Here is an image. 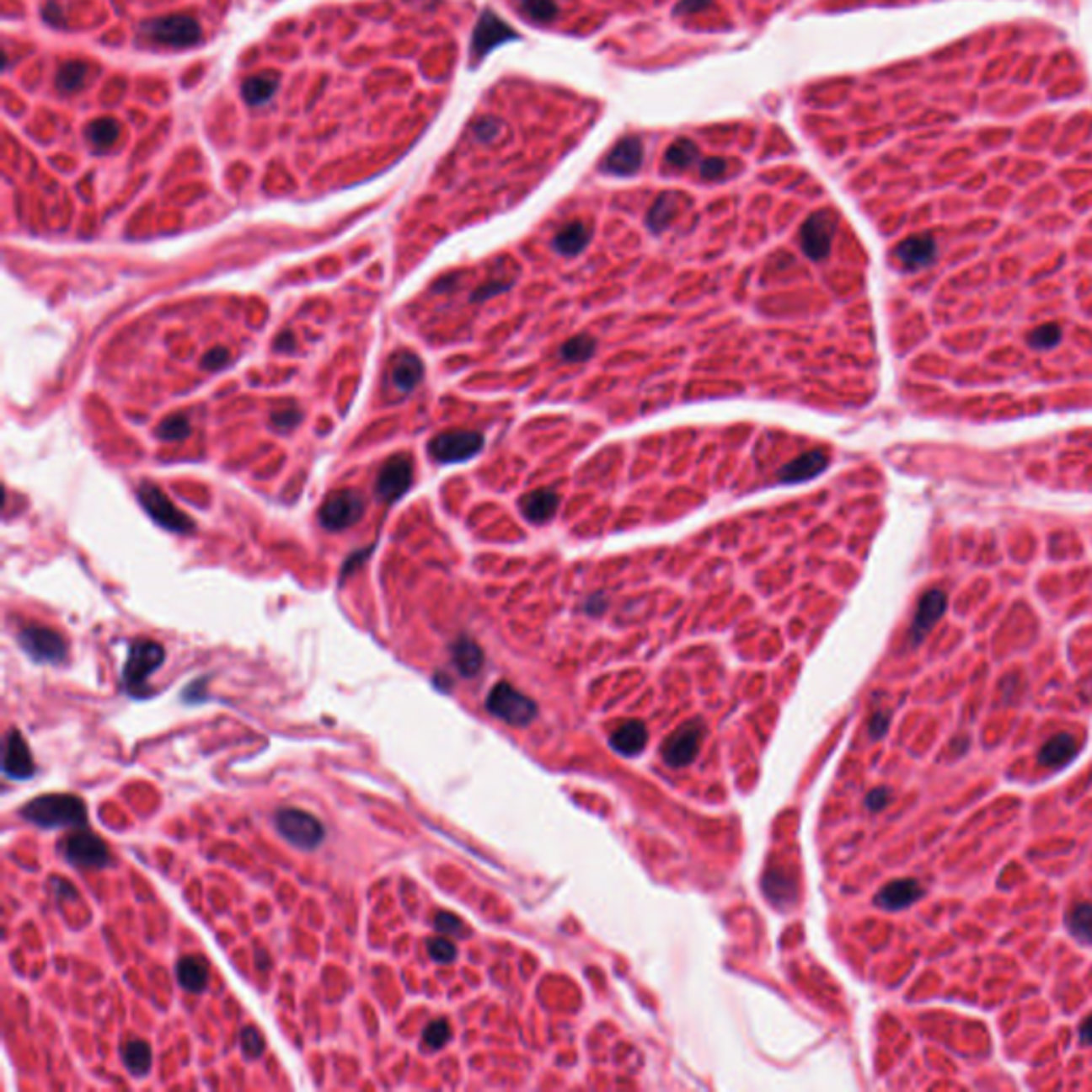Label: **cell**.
<instances>
[{
	"mask_svg": "<svg viewBox=\"0 0 1092 1092\" xmlns=\"http://www.w3.org/2000/svg\"><path fill=\"white\" fill-rule=\"evenodd\" d=\"M593 348H596V344H593L592 337L581 335V337H574V340L565 341L564 346H561V351H559V356L564 361H570V363H578V361L589 359V355H592Z\"/></svg>",
	"mask_w": 1092,
	"mask_h": 1092,
	"instance_id": "28",
	"label": "cell"
},
{
	"mask_svg": "<svg viewBox=\"0 0 1092 1092\" xmlns=\"http://www.w3.org/2000/svg\"><path fill=\"white\" fill-rule=\"evenodd\" d=\"M587 239H589L587 227H585V224H581V222H574V224H568V227H564L559 233H557L555 248H557V252H559V254L574 256V254H578V252L583 250L585 244H587Z\"/></svg>",
	"mask_w": 1092,
	"mask_h": 1092,
	"instance_id": "25",
	"label": "cell"
},
{
	"mask_svg": "<svg viewBox=\"0 0 1092 1092\" xmlns=\"http://www.w3.org/2000/svg\"><path fill=\"white\" fill-rule=\"evenodd\" d=\"M1078 753V742H1075L1073 734H1056L1054 738L1046 742L1039 751V762L1043 766H1052V768H1061V766L1069 764L1071 760Z\"/></svg>",
	"mask_w": 1092,
	"mask_h": 1092,
	"instance_id": "18",
	"label": "cell"
},
{
	"mask_svg": "<svg viewBox=\"0 0 1092 1092\" xmlns=\"http://www.w3.org/2000/svg\"><path fill=\"white\" fill-rule=\"evenodd\" d=\"M452 661H455L457 670L463 677H474V674H478L480 668H483V649L474 640H469V638H459L452 645Z\"/></svg>",
	"mask_w": 1092,
	"mask_h": 1092,
	"instance_id": "21",
	"label": "cell"
},
{
	"mask_svg": "<svg viewBox=\"0 0 1092 1092\" xmlns=\"http://www.w3.org/2000/svg\"><path fill=\"white\" fill-rule=\"evenodd\" d=\"M702 738H704L702 721H689V724L681 725L661 747V756H664L666 764L672 766V768H682V766L692 764L696 760L698 751H700Z\"/></svg>",
	"mask_w": 1092,
	"mask_h": 1092,
	"instance_id": "11",
	"label": "cell"
},
{
	"mask_svg": "<svg viewBox=\"0 0 1092 1092\" xmlns=\"http://www.w3.org/2000/svg\"><path fill=\"white\" fill-rule=\"evenodd\" d=\"M231 363V355H228L227 348H211L207 355L203 356V367L205 369H222Z\"/></svg>",
	"mask_w": 1092,
	"mask_h": 1092,
	"instance_id": "34",
	"label": "cell"
},
{
	"mask_svg": "<svg viewBox=\"0 0 1092 1092\" xmlns=\"http://www.w3.org/2000/svg\"><path fill=\"white\" fill-rule=\"evenodd\" d=\"M136 497L142 501L143 510H146L147 515L160 525V527L169 529V532L174 533H190L195 532V521L190 519L188 515H184L182 510L174 504V501L169 500L164 495V491L160 487L152 483H143L142 487L136 489Z\"/></svg>",
	"mask_w": 1092,
	"mask_h": 1092,
	"instance_id": "3",
	"label": "cell"
},
{
	"mask_svg": "<svg viewBox=\"0 0 1092 1092\" xmlns=\"http://www.w3.org/2000/svg\"><path fill=\"white\" fill-rule=\"evenodd\" d=\"M427 951H429V956H431L433 961L440 962V965H448V962L455 961V956H457L455 943H451L448 939H444V937L429 939V941H427Z\"/></svg>",
	"mask_w": 1092,
	"mask_h": 1092,
	"instance_id": "31",
	"label": "cell"
},
{
	"mask_svg": "<svg viewBox=\"0 0 1092 1092\" xmlns=\"http://www.w3.org/2000/svg\"><path fill=\"white\" fill-rule=\"evenodd\" d=\"M826 465H828V457L824 452H806V455L790 461L779 474V480L781 483H802V480H809L811 476L822 472Z\"/></svg>",
	"mask_w": 1092,
	"mask_h": 1092,
	"instance_id": "20",
	"label": "cell"
},
{
	"mask_svg": "<svg viewBox=\"0 0 1092 1092\" xmlns=\"http://www.w3.org/2000/svg\"><path fill=\"white\" fill-rule=\"evenodd\" d=\"M922 164L919 220L892 248L919 405L966 423L1092 410V124L977 111Z\"/></svg>",
	"mask_w": 1092,
	"mask_h": 1092,
	"instance_id": "1",
	"label": "cell"
},
{
	"mask_svg": "<svg viewBox=\"0 0 1092 1092\" xmlns=\"http://www.w3.org/2000/svg\"><path fill=\"white\" fill-rule=\"evenodd\" d=\"M887 798H890V792H887V790H875V792H870L869 798H866V806L873 811H879L887 805Z\"/></svg>",
	"mask_w": 1092,
	"mask_h": 1092,
	"instance_id": "36",
	"label": "cell"
},
{
	"mask_svg": "<svg viewBox=\"0 0 1092 1092\" xmlns=\"http://www.w3.org/2000/svg\"><path fill=\"white\" fill-rule=\"evenodd\" d=\"M175 973H178L179 986L192 994L203 993L210 983V965L201 956H184L175 966Z\"/></svg>",
	"mask_w": 1092,
	"mask_h": 1092,
	"instance_id": "17",
	"label": "cell"
},
{
	"mask_svg": "<svg viewBox=\"0 0 1092 1092\" xmlns=\"http://www.w3.org/2000/svg\"><path fill=\"white\" fill-rule=\"evenodd\" d=\"M1079 1037H1082L1084 1043L1092 1046V1015H1088L1082 1022V1026H1079Z\"/></svg>",
	"mask_w": 1092,
	"mask_h": 1092,
	"instance_id": "39",
	"label": "cell"
},
{
	"mask_svg": "<svg viewBox=\"0 0 1092 1092\" xmlns=\"http://www.w3.org/2000/svg\"><path fill=\"white\" fill-rule=\"evenodd\" d=\"M50 886H51V890H54L56 897H62V898H78V892H75V887L71 886V883H68L67 879L51 877V879H50Z\"/></svg>",
	"mask_w": 1092,
	"mask_h": 1092,
	"instance_id": "35",
	"label": "cell"
},
{
	"mask_svg": "<svg viewBox=\"0 0 1092 1092\" xmlns=\"http://www.w3.org/2000/svg\"><path fill=\"white\" fill-rule=\"evenodd\" d=\"M484 440L476 431H447L429 442V452L440 463H461L483 448Z\"/></svg>",
	"mask_w": 1092,
	"mask_h": 1092,
	"instance_id": "9",
	"label": "cell"
},
{
	"mask_svg": "<svg viewBox=\"0 0 1092 1092\" xmlns=\"http://www.w3.org/2000/svg\"><path fill=\"white\" fill-rule=\"evenodd\" d=\"M3 770L9 779H30L35 774V762H32L30 749L26 741L18 730H11L5 738V756H3Z\"/></svg>",
	"mask_w": 1092,
	"mask_h": 1092,
	"instance_id": "13",
	"label": "cell"
},
{
	"mask_svg": "<svg viewBox=\"0 0 1092 1092\" xmlns=\"http://www.w3.org/2000/svg\"><path fill=\"white\" fill-rule=\"evenodd\" d=\"M122 1061L126 1069L136 1078L150 1073L152 1069V1050L142 1039H132L122 1047Z\"/></svg>",
	"mask_w": 1092,
	"mask_h": 1092,
	"instance_id": "23",
	"label": "cell"
},
{
	"mask_svg": "<svg viewBox=\"0 0 1092 1092\" xmlns=\"http://www.w3.org/2000/svg\"><path fill=\"white\" fill-rule=\"evenodd\" d=\"M164 649L154 640H136L131 645L128 660L122 670V682L126 692L136 693L146 685V678L163 666Z\"/></svg>",
	"mask_w": 1092,
	"mask_h": 1092,
	"instance_id": "6",
	"label": "cell"
},
{
	"mask_svg": "<svg viewBox=\"0 0 1092 1092\" xmlns=\"http://www.w3.org/2000/svg\"><path fill=\"white\" fill-rule=\"evenodd\" d=\"M276 348H278V351H282V352L292 351V348H295V335H292L291 331H284L282 335H280L278 340H276Z\"/></svg>",
	"mask_w": 1092,
	"mask_h": 1092,
	"instance_id": "37",
	"label": "cell"
},
{
	"mask_svg": "<svg viewBox=\"0 0 1092 1092\" xmlns=\"http://www.w3.org/2000/svg\"><path fill=\"white\" fill-rule=\"evenodd\" d=\"M521 508H523V515L527 517L529 521H549L553 515H555L557 508V495L553 491H536L529 493L523 501H521Z\"/></svg>",
	"mask_w": 1092,
	"mask_h": 1092,
	"instance_id": "24",
	"label": "cell"
},
{
	"mask_svg": "<svg viewBox=\"0 0 1092 1092\" xmlns=\"http://www.w3.org/2000/svg\"><path fill=\"white\" fill-rule=\"evenodd\" d=\"M448 1039H451V1026H448L447 1020H436L423 1033V1041L429 1050H440V1047L447 1046Z\"/></svg>",
	"mask_w": 1092,
	"mask_h": 1092,
	"instance_id": "30",
	"label": "cell"
},
{
	"mask_svg": "<svg viewBox=\"0 0 1092 1092\" xmlns=\"http://www.w3.org/2000/svg\"><path fill=\"white\" fill-rule=\"evenodd\" d=\"M412 478H415L412 459L408 455L391 457L376 478V493L383 501L393 504L408 493V489L412 487Z\"/></svg>",
	"mask_w": 1092,
	"mask_h": 1092,
	"instance_id": "12",
	"label": "cell"
},
{
	"mask_svg": "<svg viewBox=\"0 0 1092 1092\" xmlns=\"http://www.w3.org/2000/svg\"><path fill=\"white\" fill-rule=\"evenodd\" d=\"M886 728H887V717H886V715H883V713L875 715L873 724H870V734H873V736L877 738V736H881L883 732H886Z\"/></svg>",
	"mask_w": 1092,
	"mask_h": 1092,
	"instance_id": "38",
	"label": "cell"
},
{
	"mask_svg": "<svg viewBox=\"0 0 1092 1092\" xmlns=\"http://www.w3.org/2000/svg\"><path fill=\"white\" fill-rule=\"evenodd\" d=\"M646 742H649V732L640 721H628V724L614 730V734L610 736L613 749L624 753V756H638L646 747Z\"/></svg>",
	"mask_w": 1092,
	"mask_h": 1092,
	"instance_id": "19",
	"label": "cell"
},
{
	"mask_svg": "<svg viewBox=\"0 0 1092 1092\" xmlns=\"http://www.w3.org/2000/svg\"><path fill=\"white\" fill-rule=\"evenodd\" d=\"M188 433H190V423H188V419L184 415L169 416L156 429V436L164 442L184 440V437H188Z\"/></svg>",
	"mask_w": 1092,
	"mask_h": 1092,
	"instance_id": "27",
	"label": "cell"
},
{
	"mask_svg": "<svg viewBox=\"0 0 1092 1092\" xmlns=\"http://www.w3.org/2000/svg\"><path fill=\"white\" fill-rule=\"evenodd\" d=\"M22 817L39 828H83L88 824V811L82 798L71 794H47L32 798L22 806Z\"/></svg>",
	"mask_w": 1092,
	"mask_h": 1092,
	"instance_id": "2",
	"label": "cell"
},
{
	"mask_svg": "<svg viewBox=\"0 0 1092 1092\" xmlns=\"http://www.w3.org/2000/svg\"><path fill=\"white\" fill-rule=\"evenodd\" d=\"M301 419H303L301 410L288 405V408L276 410V412H273V415H271V427L276 429V431H280V433H286V431H291V429H295L297 425L301 423Z\"/></svg>",
	"mask_w": 1092,
	"mask_h": 1092,
	"instance_id": "32",
	"label": "cell"
},
{
	"mask_svg": "<svg viewBox=\"0 0 1092 1092\" xmlns=\"http://www.w3.org/2000/svg\"><path fill=\"white\" fill-rule=\"evenodd\" d=\"M489 713L510 725H527L533 721L538 706L525 693L517 692L508 682H497L487 696Z\"/></svg>",
	"mask_w": 1092,
	"mask_h": 1092,
	"instance_id": "5",
	"label": "cell"
},
{
	"mask_svg": "<svg viewBox=\"0 0 1092 1092\" xmlns=\"http://www.w3.org/2000/svg\"><path fill=\"white\" fill-rule=\"evenodd\" d=\"M388 378L395 391L410 393L416 384L423 380V363L419 356L410 351H401L393 355L391 367H388Z\"/></svg>",
	"mask_w": 1092,
	"mask_h": 1092,
	"instance_id": "15",
	"label": "cell"
},
{
	"mask_svg": "<svg viewBox=\"0 0 1092 1092\" xmlns=\"http://www.w3.org/2000/svg\"><path fill=\"white\" fill-rule=\"evenodd\" d=\"M64 860L75 869L103 870L111 864V851L96 834L75 832L64 841Z\"/></svg>",
	"mask_w": 1092,
	"mask_h": 1092,
	"instance_id": "8",
	"label": "cell"
},
{
	"mask_svg": "<svg viewBox=\"0 0 1092 1092\" xmlns=\"http://www.w3.org/2000/svg\"><path fill=\"white\" fill-rule=\"evenodd\" d=\"M239 1046H242V1052L248 1061H256V1058H260L265 1052V1039L259 1029H254V1026H244L242 1033H239Z\"/></svg>",
	"mask_w": 1092,
	"mask_h": 1092,
	"instance_id": "29",
	"label": "cell"
},
{
	"mask_svg": "<svg viewBox=\"0 0 1092 1092\" xmlns=\"http://www.w3.org/2000/svg\"><path fill=\"white\" fill-rule=\"evenodd\" d=\"M1067 926L1071 934L1082 941H1092V902H1079L1067 915Z\"/></svg>",
	"mask_w": 1092,
	"mask_h": 1092,
	"instance_id": "26",
	"label": "cell"
},
{
	"mask_svg": "<svg viewBox=\"0 0 1092 1092\" xmlns=\"http://www.w3.org/2000/svg\"><path fill=\"white\" fill-rule=\"evenodd\" d=\"M834 228H837V224H834L832 214L822 211V214L813 216L802 231V250L813 259H824L834 239Z\"/></svg>",
	"mask_w": 1092,
	"mask_h": 1092,
	"instance_id": "14",
	"label": "cell"
},
{
	"mask_svg": "<svg viewBox=\"0 0 1092 1092\" xmlns=\"http://www.w3.org/2000/svg\"><path fill=\"white\" fill-rule=\"evenodd\" d=\"M436 929L444 934H461L463 933V922L448 911H440L436 915Z\"/></svg>",
	"mask_w": 1092,
	"mask_h": 1092,
	"instance_id": "33",
	"label": "cell"
},
{
	"mask_svg": "<svg viewBox=\"0 0 1092 1092\" xmlns=\"http://www.w3.org/2000/svg\"><path fill=\"white\" fill-rule=\"evenodd\" d=\"M18 640L24 651L39 664H60L67 657L64 638L50 628L32 625V628L22 629Z\"/></svg>",
	"mask_w": 1092,
	"mask_h": 1092,
	"instance_id": "10",
	"label": "cell"
},
{
	"mask_svg": "<svg viewBox=\"0 0 1092 1092\" xmlns=\"http://www.w3.org/2000/svg\"><path fill=\"white\" fill-rule=\"evenodd\" d=\"M924 894L922 886H919L915 879H897V881L887 883L883 887L881 892L877 894V905L883 907L887 911H898L905 909V907L913 905L915 901H919Z\"/></svg>",
	"mask_w": 1092,
	"mask_h": 1092,
	"instance_id": "16",
	"label": "cell"
},
{
	"mask_svg": "<svg viewBox=\"0 0 1092 1092\" xmlns=\"http://www.w3.org/2000/svg\"><path fill=\"white\" fill-rule=\"evenodd\" d=\"M365 515V501L356 491L344 489L324 500L318 510V521L329 532H341L359 523Z\"/></svg>",
	"mask_w": 1092,
	"mask_h": 1092,
	"instance_id": "7",
	"label": "cell"
},
{
	"mask_svg": "<svg viewBox=\"0 0 1092 1092\" xmlns=\"http://www.w3.org/2000/svg\"><path fill=\"white\" fill-rule=\"evenodd\" d=\"M276 828L299 849H316L324 841V826L308 811L280 809L276 813Z\"/></svg>",
	"mask_w": 1092,
	"mask_h": 1092,
	"instance_id": "4",
	"label": "cell"
},
{
	"mask_svg": "<svg viewBox=\"0 0 1092 1092\" xmlns=\"http://www.w3.org/2000/svg\"><path fill=\"white\" fill-rule=\"evenodd\" d=\"M764 894L774 902V907L792 905L796 892H794V879L783 870H770L764 877Z\"/></svg>",
	"mask_w": 1092,
	"mask_h": 1092,
	"instance_id": "22",
	"label": "cell"
}]
</instances>
